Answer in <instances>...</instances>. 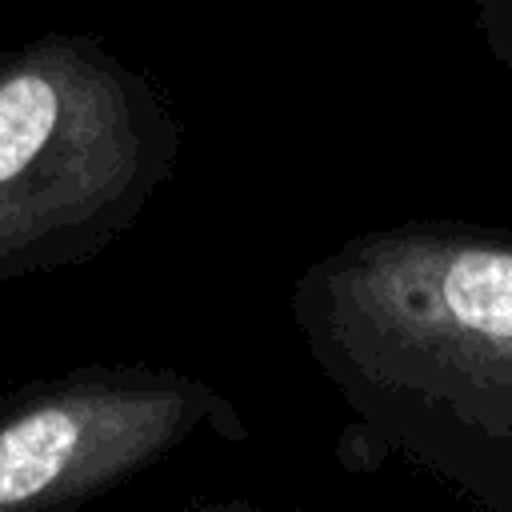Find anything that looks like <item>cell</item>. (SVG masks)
<instances>
[{
	"label": "cell",
	"mask_w": 512,
	"mask_h": 512,
	"mask_svg": "<svg viewBox=\"0 0 512 512\" xmlns=\"http://www.w3.org/2000/svg\"><path fill=\"white\" fill-rule=\"evenodd\" d=\"M352 424L344 468L408 460L512 512V228L400 220L312 260L288 296Z\"/></svg>",
	"instance_id": "6da1fadb"
},
{
	"label": "cell",
	"mask_w": 512,
	"mask_h": 512,
	"mask_svg": "<svg viewBox=\"0 0 512 512\" xmlns=\"http://www.w3.org/2000/svg\"><path fill=\"white\" fill-rule=\"evenodd\" d=\"M184 128L156 80L88 32L0 52V284L112 248L168 184Z\"/></svg>",
	"instance_id": "7a4b0ae2"
},
{
	"label": "cell",
	"mask_w": 512,
	"mask_h": 512,
	"mask_svg": "<svg viewBox=\"0 0 512 512\" xmlns=\"http://www.w3.org/2000/svg\"><path fill=\"white\" fill-rule=\"evenodd\" d=\"M196 432L244 444L208 380L152 364H84L0 396V512L76 508L172 456Z\"/></svg>",
	"instance_id": "3957f363"
},
{
	"label": "cell",
	"mask_w": 512,
	"mask_h": 512,
	"mask_svg": "<svg viewBox=\"0 0 512 512\" xmlns=\"http://www.w3.org/2000/svg\"><path fill=\"white\" fill-rule=\"evenodd\" d=\"M472 28L484 40L488 56L512 76V0H476Z\"/></svg>",
	"instance_id": "277c9868"
}]
</instances>
